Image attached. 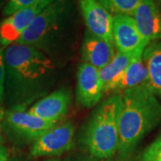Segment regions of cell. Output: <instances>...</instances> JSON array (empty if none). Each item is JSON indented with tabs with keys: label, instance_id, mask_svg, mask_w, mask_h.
Instances as JSON below:
<instances>
[{
	"label": "cell",
	"instance_id": "obj_1",
	"mask_svg": "<svg viewBox=\"0 0 161 161\" xmlns=\"http://www.w3.org/2000/svg\"><path fill=\"white\" fill-rule=\"evenodd\" d=\"M4 99L8 108H27L50 93L58 79V67L51 58L19 43L4 47Z\"/></svg>",
	"mask_w": 161,
	"mask_h": 161
},
{
	"label": "cell",
	"instance_id": "obj_2",
	"mask_svg": "<svg viewBox=\"0 0 161 161\" xmlns=\"http://www.w3.org/2000/svg\"><path fill=\"white\" fill-rule=\"evenodd\" d=\"M161 123V101L148 81L122 92L116 161H129L140 142Z\"/></svg>",
	"mask_w": 161,
	"mask_h": 161
},
{
	"label": "cell",
	"instance_id": "obj_3",
	"mask_svg": "<svg viewBox=\"0 0 161 161\" xmlns=\"http://www.w3.org/2000/svg\"><path fill=\"white\" fill-rule=\"evenodd\" d=\"M75 23V0H55L35 18L15 43L35 47L55 61L68 50Z\"/></svg>",
	"mask_w": 161,
	"mask_h": 161
},
{
	"label": "cell",
	"instance_id": "obj_4",
	"mask_svg": "<svg viewBox=\"0 0 161 161\" xmlns=\"http://www.w3.org/2000/svg\"><path fill=\"white\" fill-rule=\"evenodd\" d=\"M122 93H112L93 111L81 130L80 142L93 158L108 160L116 155L119 142Z\"/></svg>",
	"mask_w": 161,
	"mask_h": 161
},
{
	"label": "cell",
	"instance_id": "obj_5",
	"mask_svg": "<svg viewBox=\"0 0 161 161\" xmlns=\"http://www.w3.org/2000/svg\"><path fill=\"white\" fill-rule=\"evenodd\" d=\"M58 123L41 119L24 108H12L4 115L2 130L15 143L32 144Z\"/></svg>",
	"mask_w": 161,
	"mask_h": 161
},
{
	"label": "cell",
	"instance_id": "obj_6",
	"mask_svg": "<svg viewBox=\"0 0 161 161\" xmlns=\"http://www.w3.org/2000/svg\"><path fill=\"white\" fill-rule=\"evenodd\" d=\"M75 125L71 121L59 122L31 144V157H55L71 150L74 144Z\"/></svg>",
	"mask_w": 161,
	"mask_h": 161
},
{
	"label": "cell",
	"instance_id": "obj_7",
	"mask_svg": "<svg viewBox=\"0 0 161 161\" xmlns=\"http://www.w3.org/2000/svg\"><path fill=\"white\" fill-rule=\"evenodd\" d=\"M55 0H36L31 6L7 16L0 23V47L15 43L34 19Z\"/></svg>",
	"mask_w": 161,
	"mask_h": 161
},
{
	"label": "cell",
	"instance_id": "obj_8",
	"mask_svg": "<svg viewBox=\"0 0 161 161\" xmlns=\"http://www.w3.org/2000/svg\"><path fill=\"white\" fill-rule=\"evenodd\" d=\"M112 39L116 51L134 56H142L150 44L140 33L134 19L130 15H113Z\"/></svg>",
	"mask_w": 161,
	"mask_h": 161
},
{
	"label": "cell",
	"instance_id": "obj_9",
	"mask_svg": "<svg viewBox=\"0 0 161 161\" xmlns=\"http://www.w3.org/2000/svg\"><path fill=\"white\" fill-rule=\"evenodd\" d=\"M104 94V86L98 70L81 62L76 74V101L80 107L91 108L99 103Z\"/></svg>",
	"mask_w": 161,
	"mask_h": 161
},
{
	"label": "cell",
	"instance_id": "obj_10",
	"mask_svg": "<svg viewBox=\"0 0 161 161\" xmlns=\"http://www.w3.org/2000/svg\"><path fill=\"white\" fill-rule=\"evenodd\" d=\"M78 5L87 31L113 43V15L98 0H78Z\"/></svg>",
	"mask_w": 161,
	"mask_h": 161
},
{
	"label": "cell",
	"instance_id": "obj_11",
	"mask_svg": "<svg viewBox=\"0 0 161 161\" xmlns=\"http://www.w3.org/2000/svg\"><path fill=\"white\" fill-rule=\"evenodd\" d=\"M72 103V93L67 88H59L40 98L30 107V113L41 119L61 122L68 113Z\"/></svg>",
	"mask_w": 161,
	"mask_h": 161
},
{
	"label": "cell",
	"instance_id": "obj_12",
	"mask_svg": "<svg viewBox=\"0 0 161 161\" xmlns=\"http://www.w3.org/2000/svg\"><path fill=\"white\" fill-rule=\"evenodd\" d=\"M115 51L113 43L84 31L80 46L82 62L100 70L109 63Z\"/></svg>",
	"mask_w": 161,
	"mask_h": 161
},
{
	"label": "cell",
	"instance_id": "obj_13",
	"mask_svg": "<svg viewBox=\"0 0 161 161\" xmlns=\"http://www.w3.org/2000/svg\"><path fill=\"white\" fill-rule=\"evenodd\" d=\"M132 18L140 33L149 43L161 40V11L153 0H142Z\"/></svg>",
	"mask_w": 161,
	"mask_h": 161
},
{
	"label": "cell",
	"instance_id": "obj_14",
	"mask_svg": "<svg viewBox=\"0 0 161 161\" xmlns=\"http://www.w3.org/2000/svg\"><path fill=\"white\" fill-rule=\"evenodd\" d=\"M148 71V84L161 101V40L150 42L142 55Z\"/></svg>",
	"mask_w": 161,
	"mask_h": 161
},
{
	"label": "cell",
	"instance_id": "obj_15",
	"mask_svg": "<svg viewBox=\"0 0 161 161\" xmlns=\"http://www.w3.org/2000/svg\"><path fill=\"white\" fill-rule=\"evenodd\" d=\"M136 57L142 56H134L115 51V56L110 60L109 63L102 69L98 70L99 77L103 83L104 93H112L116 82L119 80L127 66Z\"/></svg>",
	"mask_w": 161,
	"mask_h": 161
},
{
	"label": "cell",
	"instance_id": "obj_16",
	"mask_svg": "<svg viewBox=\"0 0 161 161\" xmlns=\"http://www.w3.org/2000/svg\"><path fill=\"white\" fill-rule=\"evenodd\" d=\"M148 81V71L142 56L133 58L113 89L112 93H122Z\"/></svg>",
	"mask_w": 161,
	"mask_h": 161
},
{
	"label": "cell",
	"instance_id": "obj_17",
	"mask_svg": "<svg viewBox=\"0 0 161 161\" xmlns=\"http://www.w3.org/2000/svg\"><path fill=\"white\" fill-rule=\"evenodd\" d=\"M112 15L132 16L142 0H98Z\"/></svg>",
	"mask_w": 161,
	"mask_h": 161
},
{
	"label": "cell",
	"instance_id": "obj_18",
	"mask_svg": "<svg viewBox=\"0 0 161 161\" xmlns=\"http://www.w3.org/2000/svg\"><path fill=\"white\" fill-rule=\"evenodd\" d=\"M133 161H161V132Z\"/></svg>",
	"mask_w": 161,
	"mask_h": 161
},
{
	"label": "cell",
	"instance_id": "obj_19",
	"mask_svg": "<svg viewBox=\"0 0 161 161\" xmlns=\"http://www.w3.org/2000/svg\"><path fill=\"white\" fill-rule=\"evenodd\" d=\"M35 1L36 0H9L3 9V14L7 17L15 12L31 6Z\"/></svg>",
	"mask_w": 161,
	"mask_h": 161
},
{
	"label": "cell",
	"instance_id": "obj_20",
	"mask_svg": "<svg viewBox=\"0 0 161 161\" xmlns=\"http://www.w3.org/2000/svg\"><path fill=\"white\" fill-rule=\"evenodd\" d=\"M5 77H6V69H5V58H4V47H0V107L4 98V91H5Z\"/></svg>",
	"mask_w": 161,
	"mask_h": 161
},
{
	"label": "cell",
	"instance_id": "obj_21",
	"mask_svg": "<svg viewBox=\"0 0 161 161\" xmlns=\"http://www.w3.org/2000/svg\"><path fill=\"white\" fill-rule=\"evenodd\" d=\"M0 161H8L7 150L1 144H0Z\"/></svg>",
	"mask_w": 161,
	"mask_h": 161
},
{
	"label": "cell",
	"instance_id": "obj_22",
	"mask_svg": "<svg viewBox=\"0 0 161 161\" xmlns=\"http://www.w3.org/2000/svg\"><path fill=\"white\" fill-rule=\"evenodd\" d=\"M75 161H108V160L98 159V158H93V157H92V156H88V157H81V158H77Z\"/></svg>",
	"mask_w": 161,
	"mask_h": 161
},
{
	"label": "cell",
	"instance_id": "obj_23",
	"mask_svg": "<svg viewBox=\"0 0 161 161\" xmlns=\"http://www.w3.org/2000/svg\"><path fill=\"white\" fill-rule=\"evenodd\" d=\"M3 138H2V122L0 121V143H2Z\"/></svg>",
	"mask_w": 161,
	"mask_h": 161
},
{
	"label": "cell",
	"instance_id": "obj_24",
	"mask_svg": "<svg viewBox=\"0 0 161 161\" xmlns=\"http://www.w3.org/2000/svg\"><path fill=\"white\" fill-rule=\"evenodd\" d=\"M154 1V3H155L156 5L158 6V7L160 9V7H161V0H153Z\"/></svg>",
	"mask_w": 161,
	"mask_h": 161
},
{
	"label": "cell",
	"instance_id": "obj_25",
	"mask_svg": "<svg viewBox=\"0 0 161 161\" xmlns=\"http://www.w3.org/2000/svg\"><path fill=\"white\" fill-rule=\"evenodd\" d=\"M47 161H59V160H57V159H50V160H47Z\"/></svg>",
	"mask_w": 161,
	"mask_h": 161
},
{
	"label": "cell",
	"instance_id": "obj_26",
	"mask_svg": "<svg viewBox=\"0 0 161 161\" xmlns=\"http://www.w3.org/2000/svg\"><path fill=\"white\" fill-rule=\"evenodd\" d=\"M8 161H15V160H14V159H8Z\"/></svg>",
	"mask_w": 161,
	"mask_h": 161
},
{
	"label": "cell",
	"instance_id": "obj_27",
	"mask_svg": "<svg viewBox=\"0 0 161 161\" xmlns=\"http://www.w3.org/2000/svg\"><path fill=\"white\" fill-rule=\"evenodd\" d=\"M0 2H1V0H0Z\"/></svg>",
	"mask_w": 161,
	"mask_h": 161
}]
</instances>
